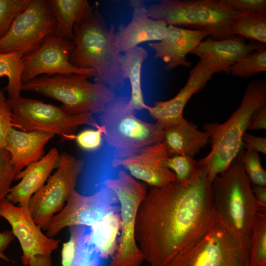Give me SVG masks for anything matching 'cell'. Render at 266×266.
Instances as JSON below:
<instances>
[{
    "label": "cell",
    "mask_w": 266,
    "mask_h": 266,
    "mask_svg": "<svg viewBox=\"0 0 266 266\" xmlns=\"http://www.w3.org/2000/svg\"><path fill=\"white\" fill-rule=\"evenodd\" d=\"M266 104V82L260 79L250 82L241 102L232 116L223 123H207L203 129L208 135L211 149L198 161L206 169L211 183L226 170L243 147L242 137L247 130L250 116L258 107Z\"/></svg>",
    "instance_id": "3"
},
{
    "label": "cell",
    "mask_w": 266,
    "mask_h": 266,
    "mask_svg": "<svg viewBox=\"0 0 266 266\" xmlns=\"http://www.w3.org/2000/svg\"><path fill=\"white\" fill-rule=\"evenodd\" d=\"M170 156L163 142L148 146L124 158H113L114 167H122L133 178L149 187H160L176 181L174 173L165 165Z\"/></svg>",
    "instance_id": "16"
},
{
    "label": "cell",
    "mask_w": 266,
    "mask_h": 266,
    "mask_svg": "<svg viewBox=\"0 0 266 266\" xmlns=\"http://www.w3.org/2000/svg\"><path fill=\"white\" fill-rule=\"evenodd\" d=\"M266 70V47L253 51L235 63L230 68V74L243 79Z\"/></svg>",
    "instance_id": "30"
},
{
    "label": "cell",
    "mask_w": 266,
    "mask_h": 266,
    "mask_svg": "<svg viewBox=\"0 0 266 266\" xmlns=\"http://www.w3.org/2000/svg\"><path fill=\"white\" fill-rule=\"evenodd\" d=\"M211 188L219 222L240 235L250 237L258 209L252 184L237 157L215 177Z\"/></svg>",
    "instance_id": "5"
},
{
    "label": "cell",
    "mask_w": 266,
    "mask_h": 266,
    "mask_svg": "<svg viewBox=\"0 0 266 266\" xmlns=\"http://www.w3.org/2000/svg\"><path fill=\"white\" fill-rule=\"evenodd\" d=\"M252 190L258 209H266V186L252 185Z\"/></svg>",
    "instance_id": "41"
},
{
    "label": "cell",
    "mask_w": 266,
    "mask_h": 266,
    "mask_svg": "<svg viewBox=\"0 0 266 266\" xmlns=\"http://www.w3.org/2000/svg\"><path fill=\"white\" fill-rule=\"evenodd\" d=\"M16 174L9 153L4 148L0 149V201L9 194Z\"/></svg>",
    "instance_id": "34"
},
{
    "label": "cell",
    "mask_w": 266,
    "mask_h": 266,
    "mask_svg": "<svg viewBox=\"0 0 266 266\" xmlns=\"http://www.w3.org/2000/svg\"><path fill=\"white\" fill-rule=\"evenodd\" d=\"M114 24L108 27L96 5L93 13L73 27L74 48L69 61L75 66L95 70V82L119 90L125 86L123 54Z\"/></svg>",
    "instance_id": "2"
},
{
    "label": "cell",
    "mask_w": 266,
    "mask_h": 266,
    "mask_svg": "<svg viewBox=\"0 0 266 266\" xmlns=\"http://www.w3.org/2000/svg\"><path fill=\"white\" fill-rule=\"evenodd\" d=\"M266 104L257 108L251 114L247 128L250 130H266Z\"/></svg>",
    "instance_id": "39"
},
{
    "label": "cell",
    "mask_w": 266,
    "mask_h": 266,
    "mask_svg": "<svg viewBox=\"0 0 266 266\" xmlns=\"http://www.w3.org/2000/svg\"><path fill=\"white\" fill-rule=\"evenodd\" d=\"M231 30L235 35L266 44V11L239 13L231 25Z\"/></svg>",
    "instance_id": "27"
},
{
    "label": "cell",
    "mask_w": 266,
    "mask_h": 266,
    "mask_svg": "<svg viewBox=\"0 0 266 266\" xmlns=\"http://www.w3.org/2000/svg\"><path fill=\"white\" fill-rule=\"evenodd\" d=\"M132 17L127 25L120 24L116 39L121 53L129 51L139 44L160 41L165 36L168 25L164 21L150 17L142 0H130Z\"/></svg>",
    "instance_id": "18"
},
{
    "label": "cell",
    "mask_w": 266,
    "mask_h": 266,
    "mask_svg": "<svg viewBox=\"0 0 266 266\" xmlns=\"http://www.w3.org/2000/svg\"><path fill=\"white\" fill-rule=\"evenodd\" d=\"M23 57V55L18 52L0 53V77L6 76L8 78L5 90L9 99L20 97L22 90Z\"/></svg>",
    "instance_id": "28"
},
{
    "label": "cell",
    "mask_w": 266,
    "mask_h": 266,
    "mask_svg": "<svg viewBox=\"0 0 266 266\" xmlns=\"http://www.w3.org/2000/svg\"><path fill=\"white\" fill-rule=\"evenodd\" d=\"M147 11L153 19L162 20L167 25L206 32L213 39L236 36L231 27L239 13L221 0H163L149 6Z\"/></svg>",
    "instance_id": "4"
},
{
    "label": "cell",
    "mask_w": 266,
    "mask_h": 266,
    "mask_svg": "<svg viewBox=\"0 0 266 266\" xmlns=\"http://www.w3.org/2000/svg\"><path fill=\"white\" fill-rule=\"evenodd\" d=\"M30 0H0V40L5 35L14 19Z\"/></svg>",
    "instance_id": "33"
},
{
    "label": "cell",
    "mask_w": 266,
    "mask_h": 266,
    "mask_svg": "<svg viewBox=\"0 0 266 266\" xmlns=\"http://www.w3.org/2000/svg\"><path fill=\"white\" fill-rule=\"evenodd\" d=\"M12 110V127L24 132H39L58 135L63 140H74L77 129L96 123L93 114H70L61 106L21 96L8 99Z\"/></svg>",
    "instance_id": "10"
},
{
    "label": "cell",
    "mask_w": 266,
    "mask_h": 266,
    "mask_svg": "<svg viewBox=\"0 0 266 266\" xmlns=\"http://www.w3.org/2000/svg\"><path fill=\"white\" fill-rule=\"evenodd\" d=\"M12 110L8 99L0 90V149H4L11 126Z\"/></svg>",
    "instance_id": "36"
},
{
    "label": "cell",
    "mask_w": 266,
    "mask_h": 266,
    "mask_svg": "<svg viewBox=\"0 0 266 266\" xmlns=\"http://www.w3.org/2000/svg\"><path fill=\"white\" fill-rule=\"evenodd\" d=\"M230 9L239 13L266 11V0H221Z\"/></svg>",
    "instance_id": "37"
},
{
    "label": "cell",
    "mask_w": 266,
    "mask_h": 266,
    "mask_svg": "<svg viewBox=\"0 0 266 266\" xmlns=\"http://www.w3.org/2000/svg\"><path fill=\"white\" fill-rule=\"evenodd\" d=\"M74 46L72 41L54 33L48 35L36 50L23 57V84L41 74H83L95 77L94 69L79 68L70 62Z\"/></svg>",
    "instance_id": "14"
},
{
    "label": "cell",
    "mask_w": 266,
    "mask_h": 266,
    "mask_svg": "<svg viewBox=\"0 0 266 266\" xmlns=\"http://www.w3.org/2000/svg\"><path fill=\"white\" fill-rule=\"evenodd\" d=\"M243 147L247 150H251L257 153L261 152L266 154V138L257 136L245 133L242 137Z\"/></svg>",
    "instance_id": "38"
},
{
    "label": "cell",
    "mask_w": 266,
    "mask_h": 266,
    "mask_svg": "<svg viewBox=\"0 0 266 266\" xmlns=\"http://www.w3.org/2000/svg\"><path fill=\"white\" fill-rule=\"evenodd\" d=\"M54 134L39 132H24L11 127L4 149L10 155L16 174L29 165L40 160L46 144Z\"/></svg>",
    "instance_id": "22"
},
{
    "label": "cell",
    "mask_w": 266,
    "mask_h": 266,
    "mask_svg": "<svg viewBox=\"0 0 266 266\" xmlns=\"http://www.w3.org/2000/svg\"><path fill=\"white\" fill-rule=\"evenodd\" d=\"M55 29L47 0H30L0 40V53L18 52L23 57L36 50Z\"/></svg>",
    "instance_id": "12"
},
{
    "label": "cell",
    "mask_w": 266,
    "mask_h": 266,
    "mask_svg": "<svg viewBox=\"0 0 266 266\" xmlns=\"http://www.w3.org/2000/svg\"><path fill=\"white\" fill-rule=\"evenodd\" d=\"M0 217L9 223L13 235L20 242L23 265H28L36 255L51 254L58 248L59 240L42 233L28 205L16 206L5 198L0 201Z\"/></svg>",
    "instance_id": "15"
},
{
    "label": "cell",
    "mask_w": 266,
    "mask_h": 266,
    "mask_svg": "<svg viewBox=\"0 0 266 266\" xmlns=\"http://www.w3.org/2000/svg\"><path fill=\"white\" fill-rule=\"evenodd\" d=\"M119 212H110L89 227L90 239L102 259L113 256L116 251L120 231Z\"/></svg>",
    "instance_id": "26"
},
{
    "label": "cell",
    "mask_w": 266,
    "mask_h": 266,
    "mask_svg": "<svg viewBox=\"0 0 266 266\" xmlns=\"http://www.w3.org/2000/svg\"><path fill=\"white\" fill-rule=\"evenodd\" d=\"M170 156L182 155L191 157L200 153L209 142L208 134L185 118L163 130V141Z\"/></svg>",
    "instance_id": "23"
},
{
    "label": "cell",
    "mask_w": 266,
    "mask_h": 266,
    "mask_svg": "<svg viewBox=\"0 0 266 266\" xmlns=\"http://www.w3.org/2000/svg\"><path fill=\"white\" fill-rule=\"evenodd\" d=\"M219 222L205 167L190 180L149 187L137 214L135 238L151 266H166Z\"/></svg>",
    "instance_id": "1"
},
{
    "label": "cell",
    "mask_w": 266,
    "mask_h": 266,
    "mask_svg": "<svg viewBox=\"0 0 266 266\" xmlns=\"http://www.w3.org/2000/svg\"><path fill=\"white\" fill-rule=\"evenodd\" d=\"M249 266H266V209H258L250 232Z\"/></svg>",
    "instance_id": "29"
},
{
    "label": "cell",
    "mask_w": 266,
    "mask_h": 266,
    "mask_svg": "<svg viewBox=\"0 0 266 266\" xmlns=\"http://www.w3.org/2000/svg\"><path fill=\"white\" fill-rule=\"evenodd\" d=\"M103 185L115 194L120 206V235L110 266H141L144 258L136 242L135 226L148 186L124 169L119 170L116 177L104 180Z\"/></svg>",
    "instance_id": "9"
},
{
    "label": "cell",
    "mask_w": 266,
    "mask_h": 266,
    "mask_svg": "<svg viewBox=\"0 0 266 266\" xmlns=\"http://www.w3.org/2000/svg\"><path fill=\"white\" fill-rule=\"evenodd\" d=\"M208 35L204 31L168 25L165 37L148 45L155 51V58L166 64L164 69L169 71L178 66L190 67L191 62L186 59V55Z\"/></svg>",
    "instance_id": "19"
},
{
    "label": "cell",
    "mask_w": 266,
    "mask_h": 266,
    "mask_svg": "<svg viewBox=\"0 0 266 266\" xmlns=\"http://www.w3.org/2000/svg\"><path fill=\"white\" fill-rule=\"evenodd\" d=\"M165 165L174 173L176 180L180 182L190 180L200 168L198 161L194 157L182 155L170 156Z\"/></svg>",
    "instance_id": "32"
},
{
    "label": "cell",
    "mask_w": 266,
    "mask_h": 266,
    "mask_svg": "<svg viewBox=\"0 0 266 266\" xmlns=\"http://www.w3.org/2000/svg\"><path fill=\"white\" fill-rule=\"evenodd\" d=\"M237 158L252 185L266 186V171L258 153L241 150Z\"/></svg>",
    "instance_id": "31"
},
{
    "label": "cell",
    "mask_w": 266,
    "mask_h": 266,
    "mask_svg": "<svg viewBox=\"0 0 266 266\" xmlns=\"http://www.w3.org/2000/svg\"><path fill=\"white\" fill-rule=\"evenodd\" d=\"M217 72L210 64L200 60L190 70L186 84L175 97L167 100L155 102L153 106L147 105L145 109L162 130L181 122L184 119L183 112L188 101L203 88Z\"/></svg>",
    "instance_id": "17"
},
{
    "label": "cell",
    "mask_w": 266,
    "mask_h": 266,
    "mask_svg": "<svg viewBox=\"0 0 266 266\" xmlns=\"http://www.w3.org/2000/svg\"><path fill=\"white\" fill-rule=\"evenodd\" d=\"M83 166L82 160L67 153L60 155L57 170L28 203L32 217L41 229L46 230L51 218L63 209Z\"/></svg>",
    "instance_id": "11"
},
{
    "label": "cell",
    "mask_w": 266,
    "mask_h": 266,
    "mask_svg": "<svg viewBox=\"0 0 266 266\" xmlns=\"http://www.w3.org/2000/svg\"><path fill=\"white\" fill-rule=\"evenodd\" d=\"M59 156L58 150L52 148L40 160L26 166L16 174L15 180H21L11 187L6 198L13 204L28 205L32 197L45 184L53 169L57 167Z\"/></svg>",
    "instance_id": "21"
},
{
    "label": "cell",
    "mask_w": 266,
    "mask_h": 266,
    "mask_svg": "<svg viewBox=\"0 0 266 266\" xmlns=\"http://www.w3.org/2000/svg\"><path fill=\"white\" fill-rule=\"evenodd\" d=\"M94 127L96 129H85L75 135L74 140L80 149L86 151H94L102 146L105 129L97 123Z\"/></svg>",
    "instance_id": "35"
},
{
    "label": "cell",
    "mask_w": 266,
    "mask_h": 266,
    "mask_svg": "<svg viewBox=\"0 0 266 266\" xmlns=\"http://www.w3.org/2000/svg\"><path fill=\"white\" fill-rule=\"evenodd\" d=\"M250 237L218 222L166 266H249Z\"/></svg>",
    "instance_id": "8"
},
{
    "label": "cell",
    "mask_w": 266,
    "mask_h": 266,
    "mask_svg": "<svg viewBox=\"0 0 266 266\" xmlns=\"http://www.w3.org/2000/svg\"><path fill=\"white\" fill-rule=\"evenodd\" d=\"M129 97L116 96L99 114L105 132L103 139L113 150L114 158L133 156L152 144L162 142L163 130L155 123L137 117L128 106Z\"/></svg>",
    "instance_id": "6"
},
{
    "label": "cell",
    "mask_w": 266,
    "mask_h": 266,
    "mask_svg": "<svg viewBox=\"0 0 266 266\" xmlns=\"http://www.w3.org/2000/svg\"><path fill=\"white\" fill-rule=\"evenodd\" d=\"M26 266H55L52 261L51 254L37 255L32 262Z\"/></svg>",
    "instance_id": "42"
},
{
    "label": "cell",
    "mask_w": 266,
    "mask_h": 266,
    "mask_svg": "<svg viewBox=\"0 0 266 266\" xmlns=\"http://www.w3.org/2000/svg\"><path fill=\"white\" fill-rule=\"evenodd\" d=\"M123 54V67L126 80L128 78L131 94L128 102L132 110L139 111L146 108L141 87V68L148 56L146 49L137 46Z\"/></svg>",
    "instance_id": "25"
},
{
    "label": "cell",
    "mask_w": 266,
    "mask_h": 266,
    "mask_svg": "<svg viewBox=\"0 0 266 266\" xmlns=\"http://www.w3.org/2000/svg\"><path fill=\"white\" fill-rule=\"evenodd\" d=\"M55 20L54 34L72 41L73 27L93 12L95 7L87 0H47Z\"/></svg>",
    "instance_id": "24"
},
{
    "label": "cell",
    "mask_w": 266,
    "mask_h": 266,
    "mask_svg": "<svg viewBox=\"0 0 266 266\" xmlns=\"http://www.w3.org/2000/svg\"><path fill=\"white\" fill-rule=\"evenodd\" d=\"M111 212H120V206L116 195L107 187L103 186L88 196L74 190L63 209L50 220L46 235L52 238L66 227H91Z\"/></svg>",
    "instance_id": "13"
},
{
    "label": "cell",
    "mask_w": 266,
    "mask_h": 266,
    "mask_svg": "<svg viewBox=\"0 0 266 266\" xmlns=\"http://www.w3.org/2000/svg\"><path fill=\"white\" fill-rule=\"evenodd\" d=\"M266 47V44L255 41L246 42L240 36L221 40L209 37L201 41L190 53L210 64L218 72L230 74L231 67L237 61L256 50Z\"/></svg>",
    "instance_id": "20"
},
{
    "label": "cell",
    "mask_w": 266,
    "mask_h": 266,
    "mask_svg": "<svg viewBox=\"0 0 266 266\" xmlns=\"http://www.w3.org/2000/svg\"><path fill=\"white\" fill-rule=\"evenodd\" d=\"M89 77L83 74L37 77L24 83L22 90L59 101L70 114H100L116 95L106 85L91 82Z\"/></svg>",
    "instance_id": "7"
},
{
    "label": "cell",
    "mask_w": 266,
    "mask_h": 266,
    "mask_svg": "<svg viewBox=\"0 0 266 266\" xmlns=\"http://www.w3.org/2000/svg\"><path fill=\"white\" fill-rule=\"evenodd\" d=\"M15 236L11 231L7 230L0 233V258L7 262L11 261L3 252L8 247L10 243L14 240Z\"/></svg>",
    "instance_id": "40"
}]
</instances>
